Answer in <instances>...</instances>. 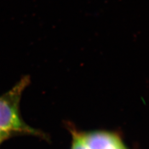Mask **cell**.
Wrapping results in <instances>:
<instances>
[{
	"instance_id": "1",
	"label": "cell",
	"mask_w": 149,
	"mask_h": 149,
	"mask_svg": "<svg viewBox=\"0 0 149 149\" xmlns=\"http://www.w3.org/2000/svg\"><path fill=\"white\" fill-rule=\"evenodd\" d=\"M29 82V77H24L10 91L0 97V134L6 137L12 133L20 132L45 139L43 132L29 126L20 117L21 96Z\"/></svg>"
},
{
	"instance_id": "2",
	"label": "cell",
	"mask_w": 149,
	"mask_h": 149,
	"mask_svg": "<svg viewBox=\"0 0 149 149\" xmlns=\"http://www.w3.org/2000/svg\"><path fill=\"white\" fill-rule=\"evenodd\" d=\"M89 149H127L118 135L113 132L96 130L84 133Z\"/></svg>"
},
{
	"instance_id": "3",
	"label": "cell",
	"mask_w": 149,
	"mask_h": 149,
	"mask_svg": "<svg viewBox=\"0 0 149 149\" xmlns=\"http://www.w3.org/2000/svg\"><path fill=\"white\" fill-rule=\"evenodd\" d=\"M72 134V143L71 149H89L86 145L84 134L77 132L76 130H71Z\"/></svg>"
},
{
	"instance_id": "4",
	"label": "cell",
	"mask_w": 149,
	"mask_h": 149,
	"mask_svg": "<svg viewBox=\"0 0 149 149\" xmlns=\"http://www.w3.org/2000/svg\"><path fill=\"white\" fill-rule=\"evenodd\" d=\"M5 138H6L5 136H3V135L0 134V142H1V141H2L3 139H4Z\"/></svg>"
}]
</instances>
